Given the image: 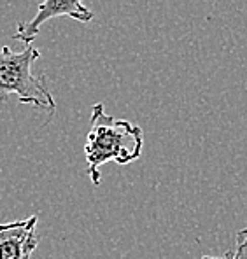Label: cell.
Returning a JSON list of instances; mask_svg holds the SVG:
<instances>
[{
  "instance_id": "6",
  "label": "cell",
  "mask_w": 247,
  "mask_h": 259,
  "mask_svg": "<svg viewBox=\"0 0 247 259\" xmlns=\"http://www.w3.org/2000/svg\"><path fill=\"white\" fill-rule=\"evenodd\" d=\"M233 250H228L225 256H203L202 259H233Z\"/></svg>"
},
{
  "instance_id": "5",
  "label": "cell",
  "mask_w": 247,
  "mask_h": 259,
  "mask_svg": "<svg viewBox=\"0 0 247 259\" xmlns=\"http://www.w3.org/2000/svg\"><path fill=\"white\" fill-rule=\"evenodd\" d=\"M233 252V259H247V228L237 233V247Z\"/></svg>"
},
{
  "instance_id": "4",
  "label": "cell",
  "mask_w": 247,
  "mask_h": 259,
  "mask_svg": "<svg viewBox=\"0 0 247 259\" xmlns=\"http://www.w3.org/2000/svg\"><path fill=\"white\" fill-rule=\"evenodd\" d=\"M39 217L0 223V259H30L39 245Z\"/></svg>"
},
{
  "instance_id": "3",
  "label": "cell",
  "mask_w": 247,
  "mask_h": 259,
  "mask_svg": "<svg viewBox=\"0 0 247 259\" xmlns=\"http://www.w3.org/2000/svg\"><path fill=\"white\" fill-rule=\"evenodd\" d=\"M60 16L72 18V20L81 23H88L93 20V13L83 4V0H43L35 18H32L28 23H20L13 39L20 40L25 46L33 44L35 37L40 32V26L46 21Z\"/></svg>"
},
{
  "instance_id": "1",
  "label": "cell",
  "mask_w": 247,
  "mask_h": 259,
  "mask_svg": "<svg viewBox=\"0 0 247 259\" xmlns=\"http://www.w3.org/2000/svg\"><path fill=\"white\" fill-rule=\"evenodd\" d=\"M142 147L144 133L140 126L127 119H114L105 112L104 104L91 107L90 132L85 144L86 172L91 184H100L102 165L109 161L128 165L140 158Z\"/></svg>"
},
{
  "instance_id": "2",
  "label": "cell",
  "mask_w": 247,
  "mask_h": 259,
  "mask_svg": "<svg viewBox=\"0 0 247 259\" xmlns=\"http://www.w3.org/2000/svg\"><path fill=\"white\" fill-rule=\"evenodd\" d=\"M40 58V51L32 44L14 53L9 46L0 49V102L16 95L18 102L32 104L33 107L55 112L56 104L51 91L46 86L44 75H35L32 65Z\"/></svg>"
}]
</instances>
